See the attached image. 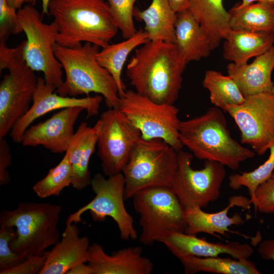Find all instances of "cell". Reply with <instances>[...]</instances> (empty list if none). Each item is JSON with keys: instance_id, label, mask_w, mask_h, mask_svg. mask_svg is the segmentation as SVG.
I'll return each mask as SVG.
<instances>
[{"instance_id": "1", "label": "cell", "mask_w": 274, "mask_h": 274, "mask_svg": "<svg viewBox=\"0 0 274 274\" xmlns=\"http://www.w3.org/2000/svg\"><path fill=\"white\" fill-rule=\"evenodd\" d=\"M187 63L175 44L149 41L135 49L126 76L139 94L159 104H174Z\"/></svg>"}, {"instance_id": "2", "label": "cell", "mask_w": 274, "mask_h": 274, "mask_svg": "<svg viewBox=\"0 0 274 274\" xmlns=\"http://www.w3.org/2000/svg\"><path fill=\"white\" fill-rule=\"evenodd\" d=\"M49 14L58 28L56 43L73 47L108 45L119 29L107 0H51Z\"/></svg>"}, {"instance_id": "3", "label": "cell", "mask_w": 274, "mask_h": 274, "mask_svg": "<svg viewBox=\"0 0 274 274\" xmlns=\"http://www.w3.org/2000/svg\"><path fill=\"white\" fill-rule=\"evenodd\" d=\"M179 136L183 146L197 158L216 161L233 170L256 154L232 137L222 110L215 107L181 121Z\"/></svg>"}, {"instance_id": "4", "label": "cell", "mask_w": 274, "mask_h": 274, "mask_svg": "<svg viewBox=\"0 0 274 274\" xmlns=\"http://www.w3.org/2000/svg\"><path fill=\"white\" fill-rule=\"evenodd\" d=\"M54 54L62 65L65 78L55 91L63 96L90 93L100 94L109 109H119L120 97L116 83L96 59L99 47L89 43L66 47L55 43Z\"/></svg>"}, {"instance_id": "5", "label": "cell", "mask_w": 274, "mask_h": 274, "mask_svg": "<svg viewBox=\"0 0 274 274\" xmlns=\"http://www.w3.org/2000/svg\"><path fill=\"white\" fill-rule=\"evenodd\" d=\"M62 206L50 202H21L13 210L0 214V226L16 228L12 250L24 259L45 254L61 235L58 228Z\"/></svg>"}, {"instance_id": "6", "label": "cell", "mask_w": 274, "mask_h": 274, "mask_svg": "<svg viewBox=\"0 0 274 274\" xmlns=\"http://www.w3.org/2000/svg\"><path fill=\"white\" fill-rule=\"evenodd\" d=\"M26 40L15 48L0 43V71L8 69L0 84V139L29 110L38 85L35 71L24 57Z\"/></svg>"}, {"instance_id": "7", "label": "cell", "mask_w": 274, "mask_h": 274, "mask_svg": "<svg viewBox=\"0 0 274 274\" xmlns=\"http://www.w3.org/2000/svg\"><path fill=\"white\" fill-rule=\"evenodd\" d=\"M178 152L162 140L142 138L122 172L125 200L146 188L171 187L178 167Z\"/></svg>"}, {"instance_id": "8", "label": "cell", "mask_w": 274, "mask_h": 274, "mask_svg": "<svg viewBox=\"0 0 274 274\" xmlns=\"http://www.w3.org/2000/svg\"><path fill=\"white\" fill-rule=\"evenodd\" d=\"M142 228L140 242L149 246L160 242L173 232H184L185 210L170 187L144 189L132 197Z\"/></svg>"}, {"instance_id": "9", "label": "cell", "mask_w": 274, "mask_h": 274, "mask_svg": "<svg viewBox=\"0 0 274 274\" xmlns=\"http://www.w3.org/2000/svg\"><path fill=\"white\" fill-rule=\"evenodd\" d=\"M119 109L139 129L143 139H159L177 152L183 150L179 110L174 104H159L129 89L120 97Z\"/></svg>"}, {"instance_id": "10", "label": "cell", "mask_w": 274, "mask_h": 274, "mask_svg": "<svg viewBox=\"0 0 274 274\" xmlns=\"http://www.w3.org/2000/svg\"><path fill=\"white\" fill-rule=\"evenodd\" d=\"M19 21L26 37L24 57L34 71L42 72L46 84L54 91L63 83L62 64L56 57L53 45L58 28L54 22L46 24L33 6L27 5L17 12Z\"/></svg>"}, {"instance_id": "11", "label": "cell", "mask_w": 274, "mask_h": 274, "mask_svg": "<svg viewBox=\"0 0 274 274\" xmlns=\"http://www.w3.org/2000/svg\"><path fill=\"white\" fill-rule=\"evenodd\" d=\"M90 185L95 196L89 202L71 214L66 224L81 222L82 215L89 211L94 221L103 222L109 217L117 224L122 240H135L138 236L133 218L125 204V179L122 173L105 178L101 173L95 174Z\"/></svg>"}, {"instance_id": "12", "label": "cell", "mask_w": 274, "mask_h": 274, "mask_svg": "<svg viewBox=\"0 0 274 274\" xmlns=\"http://www.w3.org/2000/svg\"><path fill=\"white\" fill-rule=\"evenodd\" d=\"M193 158L183 150L178 152V167L171 187L184 210L205 208L217 200L226 176L225 166L214 161L205 160L203 168L193 169Z\"/></svg>"}, {"instance_id": "13", "label": "cell", "mask_w": 274, "mask_h": 274, "mask_svg": "<svg viewBox=\"0 0 274 274\" xmlns=\"http://www.w3.org/2000/svg\"><path fill=\"white\" fill-rule=\"evenodd\" d=\"M100 126L97 155L105 176L122 173L130 156L142 139L139 129L119 109H109L98 119Z\"/></svg>"}, {"instance_id": "14", "label": "cell", "mask_w": 274, "mask_h": 274, "mask_svg": "<svg viewBox=\"0 0 274 274\" xmlns=\"http://www.w3.org/2000/svg\"><path fill=\"white\" fill-rule=\"evenodd\" d=\"M238 105L227 106L224 112L234 120L241 132V142L257 154L265 153L274 140V96L263 92L245 96Z\"/></svg>"}, {"instance_id": "15", "label": "cell", "mask_w": 274, "mask_h": 274, "mask_svg": "<svg viewBox=\"0 0 274 274\" xmlns=\"http://www.w3.org/2000/svg\"><path fill=\"white\" fill-rule=\"evenodd\" d=\"M102 99L100 95L82 98L61 96L46 84L44 78L39 77L32 105L13 127L10 136L14 142L21 143L24 132L36 119L56 110L81 107L86 111L88 117L97 115Z\"/></svg>"}, {"instance_id": "16", "label": "cell", "mask_w": 274, "mask_h": 274, "mask_svg": "<svg viewBox=\"0 0 274 274\" xmlns=\"http://www.w3.org/2000/svg\"><path fill=\"white\" fill-rule=\"evenodd\" d=\"M83 110L81 107L61 109L45 121L30 126L21 143L25 147L42 146L55 154L65 153L75 134V124Z\"/></svg>"}, {"instance_id": "17", "label": "cell", "mask_w": 274, "mask_h": 274, "mask_svg": "<svg viewBox=\"0 0 274 274\" xmlns=\"http://www.w3.org/2000/svg\"><path fill=\"white\" fill-rule=\"evenodd\" d=\"M160 243L180 260L189 256L210 257L221 254H227L237 259H248L253 252V248L248 244L212 243L182 231L170 233Z\"/></svg>"}, {"instance_id": "18", "label": "cell", "mask_w": 274, "mask_h": 274, "mask_svg": "<svg viewBox=\"0 0 274 274\" xmlns=\"http://www.w3.org/2000/svg\"><path fill=\"white\" fill-rule=\"evenodd\" d=\"M88 264L93 274H150L154 264L139 246L124 248L107 254L99 244L90 245Z\"/></svg>"}, {"instance_id": "19", "label": "cell", "mask_w": 274, "mask_h": 274, "mask_svg": "<svg viewBox=\"0 0 274 274\" xmlns=\"http://www.w3.org/2000/svg\"><path fill=\"white\" fill-rule=\"evenodd\" d=\"M251 204L250 199L242 195H233L229 198L228 205L217 212H205L198 207L185 209L186 227L184 232L195 235L200 233H205L214 236H217V234L226 236L227 232L238 233L230 230L229 227L232 225H242L245 220L239 213L229 217V210L234 207L244 210L249 209Z\"/></svg>"}, {"instance_id": "20", "label": "cell", "mask_w": 274, "mask_h": 274, "mask_svg": "<svg viewBox=\"0 0 274 274\" xmlns=\"http://www.w3.org/2000/svg\"><path fill=\"white\" fill-rule=\"evenodd\" d=\"M89 239L80 236L75 223L66 224L59 241L45 255L46 260L40 274H66L75 265L88 261Z\"/></svg>"}, {"instance_id": "21", "label": "cell", "mask_w": 274, "mask_h": 274, "mask_svg": "<svg viewBox=\"0 0 274 274\" xmlns=\"http://www.w3.org/2000/svg\"><path fill=\"white\" fill-rule=\"evenodd\" d=\"M100 126L99 120L92 127L82 122L67 149L72 169L71 185L76 190H82L90 185L92 178L89 164L97 145Z\"/></svg>"}, {"instance_id": "22", "label": "cell", "mask_w": 274, "mask_h": 274, "mask_svg": "<svg viewBox=\"0 0 274 274\" xmlns=\"http://www.w3.org/2000/svg\"><path fill=\"white\" fill-rule=\"evenodd\" d=\"M228 75L236 82L245 96L271 92L273 85L271 73L274 68V45L268 51L255 57L248 64L237 65L230 63Z\"/></svg>"}, {"instance_id": "23", "label": "cell", "mask_w": 274, "mask_h": 274, "mask_svg": "<svg viewBox=\"0 0 274 274\" xmlns=\"http://www.w3.org/2000/svg\"><path fill=\"white\" fill-rule=\"evenodd\" d=\"M175 29V44L188 63L210 55L209 36L189 9L177 13Z\"/></svg>"}, {"instance_id": "24", "label": "cell", "mask_w": 274, "mask_h": 274, "mask_svg": "<svg viewBox=\"0 0 274 274\" xmlns=\"http://www.w3.org/2000/svg\"><path fill=\"white\" fill-rule=\"evenodd\" d=\"M274 45V32H252L230 29L223 43L224 58L236 65L247 63Z\"/></svg>"}, {"instance_id": "25", "label": "cell", "mask_w": 274, "mask_h": 274, "mask_svg": "<svg viewBox=\"0 0 274 274\" xmlns=\"http://www.w3.org/2000/svg\"><path fill=\"white\" fill-rule=\"evenodd\" d=\"M133 17L145 24L144 30L149 41H163L175 44V24L177 13L168 0H152L150 6L142 11L134 8Z\"/></svg>"}, {"instance_id": "26", "label": "cell", "mask_w": 274, "mask_h": 274, "mask_svg": "<svg viewBox=\"0 0 274 274\" xmlns=\"http://www.w3.org/2000/svg\"><path fill=\"white\" fill-rule=\"evenodd\" d=\"M188 9L208 35L212 50L218 47L231 29L223 0H190Z\"/></svg>"}, {"instance_id": "27", "label": "cell", "mask_w": 274, "mask_h": 274, "mask_svg": "<svg viewBox=\"0 0 274 274\" xmlns=\"http://www.w3.org/2000/svg\"><path fill=\"white\" fill-rule=\"evenodd\" d=\"M149 41L144 30H139L131 37L124 41L109 44L99 51L96 55L98 63L113 77L117 86L120 97L126 89L122 79V72L129 54L136 48Z\"/></svg>"}, {"instance_id": "28", "label": "cell", "mask_w": 274, "mask_h": 274, "mask_svg": "<svg viewBox=\"0 0 274 274\" xmlns=\"http://www.w3.org/2000/svg\"><path fill=\"white\" fill-rule=\"evenodd\" d=\"M230 29L252 32H274V4L256 2L229 11Z\"/></svg>"}, {"instance_id": "29", "label": "cell", "mask_w": 274, "mask_h": 274, "mask_svg": "<svg viewBox=\"0 0 274 274\" xmlns=\"http://www.w3.org/2000/svg\"><path fill=\"white\" fill-rule=\"evenodd\" d=\"M186 274L205 272L218 274H260L256 265L248 259L189 256L180 260Z\"/></svg>"}, {"instance_id": "30", "label": "cell", "mask_w": 274, "mask_h": 274, "mask_svg": "<svg viewBox=\"0 0 274 274\" xmlns=\"http://www.w3.org/2000/svg\"><path fill=\"white\" fill-rule=\"evenodd\" d=\"M202 85L209 92L211 102L224 111L227 106L238 105L245 100V96L228 75L208 70L205 72Z\"/></svg>"}, {"instance_id": "31", "label": "cell", "mask_w": 274, "mask_h": 274, "mask_svg": "<svg viewBox=\"0 0 274 274\" xmlns=\"http://www.w3.org/2000/svg\"><path fill=\"white\" fill-rule=\"evenodd\" d=\"M72 181V165L67 150L60 162L33 185L32 190L41 198L58 196L65 188L71 185Z\"/></svg>"}, {"instance_id": "32", "label": "cell", "mask_w": 274, "mask_h": 274, "mask_svg": "<svg viewBox=\"0 0 274 274\" xmlns=\"http://www.w3.org/2000/svg\"><path fill=\"white\" fill-rule=\"evenodd\" d=\"M269 150V155L263 164L255 169L241 174H234L228 178L229 187L234 190L242 187L248 189L252 204H255V193L258 187L271 178L274 171V140Z\"/></svg>"}, {"instance_id": "33", "label": "cell", "mask_w": 274, "mask_h": 274, "mask_svg": "<svg viewBox=\"0 0 274 274\" xmlns=\"http://www.w3.org/2000/svg\"><path fill=\"white\" fill-rule=\"evenodd\" d=\"M112 15L123 37L128 39L137 30L133 21L134 5L137 0H107Z\"/></svg>"}, {"instance_id": "34", "label": "cell", "mask_w": 274, "mask_h": 274, "mask_svg": "<svg viewBox=\"0 0 274 274\" xmlns=\"http://www.w3.org/2000/svg\"><path fill=\"white\" fill-rule=\"evenodd\" d=\"M16 236L14 228L2 226L0 228V270L15 266L25 259L21 255L14 252L10 243Z\"/></svg>"}, {"instance_id": "35", "label": "cell", "mask_w": 274, "mask_h": 274, "mask_svg": "<svg viewBox=\"0 0 274 274\" xmlns=\"http://www.w3.org/2000/svg\"><path fill=\"white\" fill-rule=\"evenodd\" d=\"M23 32L16 10L6 0H0V43H6L12 35Z\"/></svg>"}, {"instance_id": "36", "label": "cell", "mask_w": 274, "mask_h": 274, "mask_svg": "<svg viewBox=\"0 0 274 274\" xmlns=\"http://www.w3.org/2000/svg\"><path fill=\"white\" fill-rule=\"evenodd\" d=\"M255 211L269 214L274 213V179L271 178L259 185L255 193Z\"/></svg>"}, {"instance_id": "37", "label": "cell", "mask_w": 274, "mask_h": 274, "mask_svg": "<svg viewBox=\"0 0 274 274\" xmlns=\"http://www.w3.org/2000/svg\"><path fill=\"white\" fill-rule=\"evenodd\" d=\"M46 260L45 255L29 257L19 264L2 270L1 274H40Z\"/></svg>"}, {"instance_id": "38", "label": "cell", "mask_w": 274, "mask_h": 274, "mask_svg": "<svg viewBox=\"0 0 274 274\" xmlns=\"http://www.w3.org/2000/svg\"><path fill=\"white\" fill-rule=\"evenodd\" d=\"M12 162L10 149L7 141L4 139H0V185L8 184L11 177L8 170Z\"/></svg>"}, {"instance_id": "39", "label": "cell", "mask_w": 274, "mask_h": 274, "mask_svg": "<svg viewBox=\"0 0 274 274\" xmlns=\"http://www.w3.org/2000/svg\"><path fill=\"white\" fill-rule=\"evenodd\" d=\"M258 252L263 259L274 262V238L262 241L259 244Z\"/></svg>"}, {"instance_id": "40", "label": "cell", "mask_w": 274, "mask_h": 274, "mask_svg": "<svg viewBox=\"0 0 274 274\" xmlns=\"http://www.w3.org/2000/svg\"><path fill=\"white\" fill-rule=\"evenodd\" d=\"M66 274H93V270L88 264L82 263L74 266Z\"/></svg>"}, {"instance_id": "41", "label": "cell", "mask_w": 274, "mask_h": 274, "mask_svg": "<svg viewBox=\"0 0 274 274\" xmlns=\"http://www.w3.org/2000/svg\"><path fill=\"white\" fill-rule=\"evenodd\" d=\"M190 0H168L173 10L179 13L189 9Z\"/></svg>"}, {"instance_id": "42", "label": "cell", "mask_w": 274, "mask_h": 274, "mask_svg": "<svg viewBox=\"0 0 274 274\" xmlns=\"http://www.w3.org/2000/svg\"><path fill=\"white\" fill-rule=\"evenodd\" d=\"M8 5L12 8L19 10L22 8L25 3H30L32 4V0H6Z\"/></svg>"}, {"instance_id": "43", "label": "cell", "mask_w": 274, "mask_h": 274, "mask_svg": "<svg viewBox=\"0 0 274 274\" xmlns=\"http://www.w3.org/2000/svg\"><path fill=\"white\" fill-rule=\"evenodd\" d=\"M255 2H265L274 4V0H242V2L236 6L238 7H243Z\"/></svg>"}, {"instance_id": "44", "label": "cell", "mask_w": 274, "mask_h": 274, "mask_svg": "<svg viewBox=\"0 0 274 274\" xmlns=\"http://www.w3.org/2000/svg\"><path fill=\"white\" fill-rule=\"evenodd\" d=\"M37 0H32V4L35 5ZM51 0H41L42 2V17L44 14H49L48 6Z\"/></svg>"}, {"instance_id": "45", "label": "cell", "mask_w": 274, "mask_h": 274, "mask_svg": "<svg viewBox=\"0 0 274 274\" xmlns=\"http://www.w3.org/2000/svg\"><path fill=\"white\" fill-rule=\"evenodd\" d=\"M271 93L274 96V82H273V85L271 89Z\"/></svg>"}, {"instance_id": "46", "label": "cell", "mask_w": 274, "mask_h": 274, "mask_svg": "<svg viewBox=\"0 0 274 274\" xmlns=\"http://www.w3.org/2000/svg\"><path fill=\"white\" fill-rule=\"evenodd\" d=\"M271 178H273V179H274V171H273V173H272V176H271Z\"/></svg>"}]
</instances>
